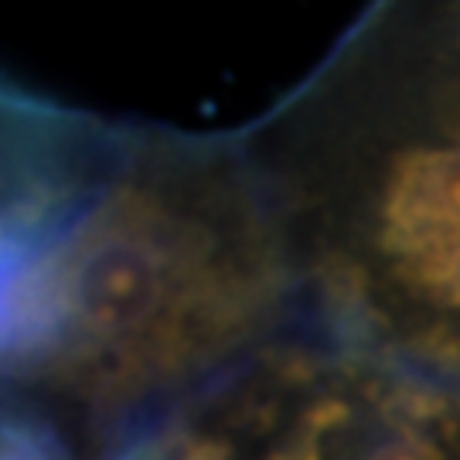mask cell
I'll return each instance as SVG.
<instances>
[{"label":"cell","instance_id":"3","mask_svg":"<svg viewBox=\"0 0 460 460\" xmlns=\"http://www.w3.org/2000/svg\"><path fill=\"white\" fill-rule=\"evenodd\" d=\"M150 440L164 460H460V395L296 334Z\"/></svg>","mask_w":460,"mask_h":460},{"label":"cell","instance_id":"2","mask_svg":"<svg viewBox=\"0 0 460 460\" xmlns=\"http://www.w3.org/2000/svg\"><path fill=\"white\" fill-rule=\"evenodd\" d=\"M243 133L304 331L460 395V4H376Z\"/></svg>","mask_w":460,"mask_h":460},{"label":"cell","instance_id":"1","mask_svg":"<svg viewBox=\"0 0 460 460\" xmlns=\"http://www.w3.org/2000/svg\"><path fill=\"white\" fill-rule=\"evenodd\" d=\"M304 331L246 133L4 99L7 460H116Z\"/></svg>","mask_w":460,"mask_h":460}]
</instances>
